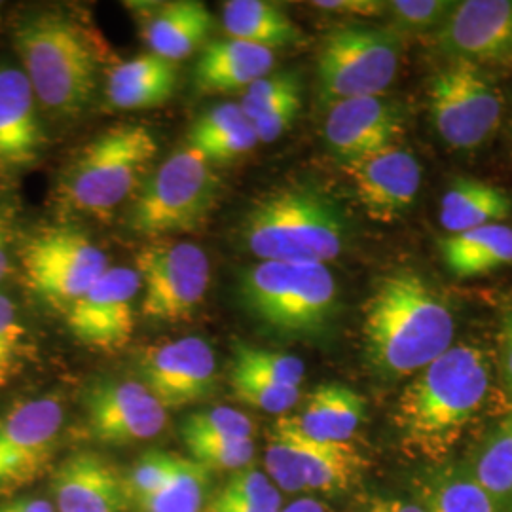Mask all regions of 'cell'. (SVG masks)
I'll return each mask as SVG.
<instances>
[{"label":"cell","instance_id":"6da1fadb","mask_svg":"<svg viewBox=\"0 0 512 512\" xmlns=\"http://www.w3.org/2000/svg\"><path fill=\"white\" fill-rule=\"evenodd\" d=\"M363 334L368 361L385 378L399 380L454 346L456 317L425 275L401 268L382 277L366 300Z\"/></svg>","mask_w":512,"mask_h":512},{"label":"cell","instance_id":"7a4b0ae2","mask_svg":"<svg viewBox=\"0 0 512 512\" xmlns=\"http://www.w3.org/2000/svg\"><path fill=\"white\" fill-rule=\"evenodd\" d=\"M490 382L488 353L467 344L452 346L421 368L393 414L404 452L429 461L448 458L486 403Z\"/></svg>","mask_w":512,"mask_h":512},{"label":"cell","instance_id":"3957f363","mask_svg":"<svg viewBox=\"0 0 512 512\" xmlns=\"http://www.w3.org/2000/svg\"><path fill=\"white\" fill-rule=\"evenodd\" d=\"M14 46L21 71L48 114L69 120L90 107L97 92L99 50L78 21L59 12L27 16L14 31Z\"/></svg>","mask_w":512,"mask_h":512},{"label":"cell","instance_id":"277c9868","mask_svg":"<svg viewBox=\"0 0 512 512\" xmlns=\"http://www.w3.org/2000/svg\"><path fill=\"white\" fill-rule=\"evenodd\" d=\"M241 234L260 262L327 264L344 253L348 220L327 194L296 186L255 203Z\"/></svg>","mask_w":512,"mask_h":512},{"label":"cell","instance_id":"5b68a950","mask_svg":"<svg viewBox=\"0 0 512 512\" xmlns=\"http://www.w3.org/2000/svg\"><path fill=\"white\" fill-rule=\"evenodd\" d=\"M158 154L150 129L126 124L97 135L67 165L59 200L82 215L107 217L143 183Z\"/></svg>","mask_w":512,"mask_h":512},{"label":"cell","instance_id":"8992f818","mask_svg":"<svg viewBox=\"0 0 512 512\" xmlns=\"http://www.w3.org/2000/svg\"><path fill=\"white\" fill-rule=\"evenodd\" d=\"M239 298L268 329L308 336L329 325L338 289L327 264L258 262L239 277Z\"/></svg>","mask_w":512,"mask_h":512},{"label":"cell","instance_id":"52a82bcc","mask_svg":"<svg viewBox=\"0 0 512 512\" xmlns=\"http://www.w3.org/2000/svg\"><path fill=\"white\" fill-rule=\"evenodd\" d=\"M219 196L211 164L196 150L183 148L160 165L133 203L129 228L145 236L196 230L209 217Z\"/></svg>","mask_w":512,"mask_h":512},{"label":"cell","instance_id":"ba28073f","mask_svg":"<svg viewBox=\"0 0 512 512\" xmlns=\"http://www.w3.org/2000/svg\"><path fill=\"white\" fill-rule=\"evenodd\" d=\"M401 50V35L391 27L346 25L330 31L317 55L323 101L334 105L382 95L397 76Z\"/></svg>","mask_w":512,"mask_h":512},{"label":"cell","instance_id":"9c48e42d","mask_svg":"<svg viewBox=\"0 0 512 512\" xmlns=\"http://www.w3.org/2000/svg\"><path fill=\"white\" fill-rule=\"evenodd\" d=\"M429 112L448 147L471 150L492 139L503 116V95L484 69L448 61L427 86Z\"/></svg>","mask_w":512,"mask_h":512},{"label":"cell","instance_id":"30bf717a","mask_svg":"<svg viewBox=\"0 0 512 512\" xmlns=\"http://www.w3.org/2000/svg\"><path fill=\"white\" fill-rule=\"evenodd\" d=\"M366 459L349 442L306 437L291 416L275 421L266 450V469L277 490L338 492L348 490L366 469Z\"/></svg>","mask_w":512,"mask_h":512},{"label":"cell","instance_id":"8fae6325","mask_svg":"<svg viewBox=\"0 0 512 512\" xmlns=\"http://www.w3.org/2000/svg\"><path fill=\"white\" fill-rule=\"evenodd\" d=\"M23 272L33 293L67 311L109 270V258L74 228H48L27 241Z\"/></svg>","mask_w":512,"mask_h":512},{"label":"cell","instance_id":"7c38bea8","mask_svg":"<svg viewBox=\"0 0 512 512\" xmlns=\"http://www.w3.org/2000/svg\"><path fill=\"white\" fill-rule=\"evenodd\" d=\"M141 313L154 321H183L202 304L211 281L209 256L186 241H156L135 256Z\"/></svg>","mask_w":512,"mask_h":512},{"label":"cell","instance_id":"4fadbf2b","mask_svg":"<svg viewBox=\"0 0 512 512\" xmlns=\"http://www.w3.org/2000/svg\"><path fill=\"white\" fill-rule=\"evenodd\" d=\"M63 421L54 395L21 401L0 416V497L18 494L48 471Z\"/></svg>","mask_w":512,"mask_h":512},{"label":"cell","instance_id":"5bb4252c","mask_svg":"<svg viewBox=\"0 0 512 512\" xmlns=\"http://www.w3.org/2000/svg\"><path fill=\"white\" fill-rule=\"evenodd\" d=\"M141 293L139 275L131 268H109L67 313L74 338L97 351L128 346L135 332V306Z\"/></svg>","mask_w":512,"mask_h":512},{"label":"cell","instance_id":"9a60e30c","mask_svg":"<svg viewBox=\"0 0 512 512\" xmlns=\"http://www.w3.org/2000/svg\"><path fill=\"white\" fill-rule=\"evenodd\" d=\"M448 61L512 69V0H461L435 35Z\"/></svg>","mask_w":512,"mask_h":512},{"label":"cell","instance_id":"2e32d148","mask_svg":"<svg viewBox=\"0 0 512 512\" xmlns=\"http://www.w3.org/2000/svg\"><path fill=\"white\" fill-rule=\"evenodd\" d=\"M143 385L167 408H181L211 397L217 363L211 346L196 336L154 346L141 353Z\"/></svg>","mask_w":512,"mask_h":512},{"label":"cell","instance_id":"e0dca14e","mask_svg":"<svg viewBox=\"0 0 512 512\" xmlns=\"http://www.w3.org/2000/svg\"><path fill=\"white\" fill-rule=\"evenodd\" d=\"M90 433L105 444H135L164 431L167 410L141 382L105 380L84 397Z\"/></svg>","mask_w":512,"mask_h":512},{"label":"cell","instance_id":"ac0fdd59","mask_svg":"<svg viewBox=\"0 0 512 512\" xmlns=\"http://www.w3.org/2000/svg\"><path fill=\"white\" fill-rule=\"evenodd\" d=\"M355 194L370 219L395 222L416 202L421 165L408 148H382L344 165Z\"/></svg>","mask_w":512,"mask_h":512},{"label":"cell","instance_id":"d6986e66","mask_svg":"<svg viewBox=\"0 0 512 512\" xmlns=\"http://www.w3.org/2000/svg\"><path fill=\"white\" fill-rule=\"evenodd\" d=\"M403 126L401 109L376 95L330 105L323 133L330 152L346 165L395 145Z\"/></svg>","mask_w":512,"mask_h":512},{"label":"cell","instance_id":"ffe728a7","mask_svg":"<svg viewBox=\"0 0 512 512\" xmlns=\"http://www.w3.org/2000/svg\"><path fill=\"white\" fill-rule=\"evenodd\" d=\"M46 148L35 93L23 71L0 65V171H18L37 164Z\"/></svg>","mask_w":512,"mask_h":512},{"label":"cell","instance_id":"44dd1931","mask_svg":"<svg viewBox=\"0 0 512 512\" xmlns=\"http://www.w3.org/2000/svg\"><path fill=\"white\" fill-rule=\"evenodd\" d=\"M59 512H126L131 507L126 476L95 452L63 459L52 478Z\"/></svg>","mask_w":512,"mask_h":512},{"label":"cell","instance_id":"7402d4cb","mask_svg":"<svg viewBox=\"0 0 512 512\" xmlns=\"http://www.w3.org/2000/svg\"><path fill=\"white\" fill-rule=\"evenodd\" d=\"M137 12L143 40L150 54L181 61L200 50L213 27V16L200 0H171L131 4Z\"/></svg>","mask_w":512,"mask_h":512},{"label":"cell","instance_id":"603a6c76","mask_svg":"<svg viewBox=\"0 0 512 512\" xmlns=\"http://www.w3.org/2000/svg\"><path fill=\"white\" fill-rule=\"evenodd\" d=\"M275 54L268 48L224 38L207 44L196 63L194 82L202 93L247 90L253 82L272 73Z\"/></svg>","mask_w":512,"mask_h":512},{"label":"cell","instance_id":"cb8c5ba5","mask_svg":"<svg viewBox=\"0 0 512 512\" xmlns=\"http://www.w3.org/2000/svg\"><path fill=\"white\" fill-rule=\"evenodd\" d=\"M177 84V63L148 52L110 69L107 99L116 109H154L173 97Z\"/></svg>","mask_w":512,"mask_h":512},{"label":"cell","instance_id":"d4e9b609","mask_svg":"<svg viewBox=\"0 0 512 512\" xmlns=\"http://www.w3.org/2000/svg\"><path fill=\"white\" fill-rule=\"evenodd\" d=\"M366 401L349 385H317L294 418L298 429L313 440L349 442L365 421Z\"/></svg>","mask_w":512,"mask_h":512},{"label":"cell","instance_id":"484cf974","mask_svg":"<svg viewBox=\"0 0 512 512\" xmlns=\"http://www.w3.org/2000/svg\"><path fill=\"white\" fill-rule=\"evenodd\" d=\"M446 270L461 279L490 274L512 264V228L490 224L439 239Z\"/></svg>","mask_w":512,"mask_h":512},{"label":"cell","instance_id":"4316f807","mask_svg":"<svg viewBox=\"0 0 512 512\" xmlns=\"http://www.w3.org/2000/svg\"><path fill=\"white\" fill-rule=\"evenodd\" d=\"M512 215V198L507 190L476 179H456L440 202V226L448 234H461Z\"/></svg>","mask_w":512,"mask_h":512},{"label":"cell","instance_id":"83f0119b","mask_svg":"<svg viewBox=\"0 0 512 512\" xmlns=\"http://www.w3.org/2000/svg\"><path fill=\"white\" fill-rule=\"evenodd\" d=\"M258 143L255 126L236 103H222L205 110L188 135V147L209 164L230 162L251 152Z\"/></svg>","mask_w":512,"mask_h":512},{"label":"cell","instance_id":"f1b7e54d","mask_svg":"<svg viewBox=\"0 0 512 512\" xmlns=\"http://www.w3.org/2000/svg\"><path fill=\"white\" fill-rule=\"evenodd\" d=\"M228 37L268 48H287L304 40L302 31L283 8L264 0H230L222 8Z\"/></svg>","mask_w":512,"mask_h":512},{"label":"cell","instance_id":"f546056e","mask_svg":"<svg viewBox=\"0 0 512 512\" xmlns=\"http://www.w3.org/2000/svg\"><path fill=\"white\" fill-rule=\"evenodd\" d=\"M418 495L427 512H499L465 465H444L431 471L421 480Z\"/></svg>","mask_w":512,"mask_h":512},{"label":"cell","instance_id":"4dcf8cb0","mask_svg":"<svg viewBox=\"0 0 512 512\" xmlns=\"http://www.w3.org/2000/svg\"><path fill=\"white\" fill-rule=\"evenodd\" d=\"M471 473L499 512H512V410L482 440Z\"/></svg>","mask_w":512,"mask_h":512},{"label":"cell","instance_id":"1f68e13d","mask_svg":"<svg viewBox=\"0 0 512 512\" xmlns=\"http://www.w3.org/2000/svg\"><path fill=\"white\" fill-rule=\"evenodd\" d=\"M211 488V471L192 458L175 456L169 482L137 509L143 512H203Z\"/></svg>","mask_w":512,"mask_h":512},{"label":"cell","instance_id":"d6a6232c","mask_svg":"<svg viewBox=\"0 0 512 512\" xmlns=\"http://www.w3.org/2000/svg\"><path fill=\"white\" fill-rule=\"evenodd\" d=\"M232 368L253 374L262 380L287 387H300L306 376V366L300 357L285 351L251 348L245 344L234 346Z\"/></svg>","mask_w":512,"mask_h":512},{"label":"cell","instance_id":"836d02e7","mask_svg":"<svg viewBox=\"0 0 512 512\" xmlns=\"http://www.w3.org/2000/svg\"><path fill=\"white\" fill-rule=\"evenodd\" d=\"M230 387L239 403L268 414H285L300 401V387L274 384L238 368H230Z\"/></svg>","mask_w":512,"mask_h":512},{"label":"cell","instance_id":"e575fe53","mask_svg":"<svg viewBox=\"0 0 512 512\" xmlns=\"http://www.w3.org/2000/svg\"><path fill=\"white\" fill-rule=\"evenodd\" d=\"M184 442L209 439H253L255 425L234 408H211L190 414L181 427Z\"/></svg>","mask_w":512,"mask_h":512},{"label":"cell","instance_id":"d590c367","mask_svg":"<svg viewBox=\"0 0 512 512\" xmlns=\"http://www.w3.org/2000/svg\"><path fill=\"white\" fill-rule=\"evenodd\" d=\"M456 8V0H393L387 2L385 14L393 27L401 33L435 35Z\"/></svg>","mask_w":512,"mask_h":512},{"label":"cell","instance_id":"8d00e7d4","mask_svg":"<svg viewBox=\"0 0 512 512\" xmlns=\"http://www.w3.org/2000/svg\"><path fill=\"white\" fill-rule=\"evenodd\" d=\"M217 497L241 503L255 512L281 511V494L275 488L274 482L251 465L232 473L220 488Z\"/></svg>","mask_w":512,"mask_h":512},{"label":"cell","instance_id":"74e56055","mask_svg":"<svg viewBox=\"0 0 512 512\" xmlns=\"http://www.w3.org/2000/svg\"><path fill=\"white\" fill-rule=\"evenodd\" d=\"M190 456L205 469L232 471L245 469L255 458L256 446L253 439H209L184 442Z\"/></svg>","mask_w":512,"mask_h":512},{"label":"cell","instance_id":"f35d334b","mask_svg":"<svg viewBox=\"0 0 512 512\" xmlns=\"http://www.w3.org/2000/svg\"><path fill=\"white\" fill-rule=\"evenodd\" d=\"M175 456L177 454L148 452L133 463L129 475L126 476V490L131 505L139 507L164 488L173 475Z\"/></svg>","mask_w":512,"mask_h":512},{"label":"cell","instance_id":"ab89813d","mask_svg":"<svg viewBox=\"0 0 512 512\" xmlns=\"http://www.w3.org/2000/svg\"><path fill=\"white\" fill-rule=\"evenodd\" d=\"M300 92V80L293 73L268 74L253 82L239 101V109L247 116V120L255 122L264 112L279 105L289 95Z\"/></svg>","mask_w":512,"mask_h":512},{"label":"cell","instance_id":"60d3db41","mask_svg":"<svg viewBox=\"0 0 512 512\" xmlns=\"http://www.w3.org/2000/svg\"><path fill=\"white\" fill-rule=\"evenodd\" d=\"M21 338L23 327L19 323L16 306L6 294L0 293V374L6 380L16 363Z\"/></svg>","mask_w":512,"mask_h":512},{"label":"cell","instance_id":"b9f144b4","mask_svg":"<svg viewBox=\"0 0 512 512\" xmlns=\"http://www.w3.org/2000/svg\"><path fill=\"white\" fill-rule=\"evenodd\" d=\"M302 109V93L296 92L283 99L268 112L253 122L258 143H274L287 129L293 126L298 112Z\"/></svg>","mask_w":512,"mask_h":512},{"label":"cell","instance_id":"7bdbcfd3","mask_svg":"<svg viewBox=\"0 0 512 512\" xmlns=\"http://www.w3.org/2000/svg\"><path fill=\"white\" fill-rule=\"evenodd\" d=\"M499 370L507 399L512 404V298L503 308L499 332Z\"/></svg>","mask_w":512,"mask_h":512},{"label":"cell","instance_id":"ee69618b","mask_svg":"<svg viewBox=\"0 0 512 512\" xmlns=\"http://www.w3.org/2000/svg\"><path fill=\"white\" fill-rule=\"evenodd\" d=\"M313 6L317 10L330 12V14L376 18V16H384L387 2H382V0H317V2H313Z\"/></svg>","mask_w":512,"mask_h":512},{"label":"cell","instance_id":"f6af8a7d","mask_svg":"<svg viewBox=\"0 0 512 512\" xmlns=\"http://www.w3.org/2000/svg\"><path fill=\"white\" fill-rule=\"evenodd\" d=\"M359 512H427L420 503H410L404 499H389V497H374L366 501Z\"/></svg>","mask_w":512,"mask_h":512},{"label":"cell","instance_id":"bcb514c9","mask_svg":"<svg viewBox=\"0 0 512 512\" xmlns=\"http://www.w3.org/2000/svg\"><path fill=\"white\" fill-rule=\"evenodd\" d=\"M0 512H55L44 499H16L0 505Z\"/></svg>","mask_w":512,"mask_h":512},{"label":"cell","instance_id":"7dc6e473","mask_svg":"<svg viewBox=\"0 0 512 512\" xmlns=\"http://www.w3.org/2000/svg\"><path fill=\"white\" fill-rule=\"evenodd\" d=\"M10 272V239H8V228L0 219V283Z\"/></svg>","mask_w":512,"mask_h":512},{"label":"cell","instance_id":"c3c4849f","mask_svg":"<svg viewBox=\"0 0 512 512\" xmlns=\"http://www.w3.org/2000/svg\"><path fill=\"white\" fill-rule=\"evenodd\" d=\"M207 512H255L241 503H234V501H226V499H220L215 495V499L207 505Z\"/></svg>","mask_w":512,"mask_h":512},{"label":"cell","instance_id":"681fc988","mask_svg":"<svg viewBox=\"0 0 512 512\" xmlns=\"http://www.w3.org/2000/svg\"><path fill=\"white\" fill-rule=\"evenodd\" d=\"M279 512H327V509H325V505H321L315 499H298Z\"/></svg>","mask_w":512,"mask_h":512},{"label":"cell","instance_id":"f907efd6","mask_svg":"<svg viewBox=\"0 0 512 512\" xmlns=\"http://www.w3.org/2000/svg\"><path fill=\"white\" fill-rule=\"evenodd\" d=\"M2 384H6V378H4V376H2V374H0V385Z\"/></svg>","mask_w":512,"mask_h":512},{"label":"cell","instance_id":"816d5d0a","mask_svg":"<svg viewBox=\"0 0 512 512\" xmlns=\"http://www.w3.org/2000/svg\"><path fill=\"white\" fill-rule=\"evenodd\" d=\"M2 6H4V4H2V2H0V12H2Z\"/></svg>","mask_w":512,"mask_h":512}]
</instances>
